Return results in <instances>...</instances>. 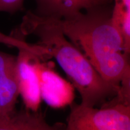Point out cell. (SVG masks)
Returning <instances> with one entry per match:
<instances>
[{"label":"cell","instance_id":"cell-9","mask_svg":"<svg viewBox=\"0 0 130 130\" xmlns=\"http://www.w3.org/2000/svg\"><path fill=\"white\" fill-rule=\"evenodd\" d=\"M111 18L121 35L126 51H130V0H113Z\"/></svg>","mask_w":130,"mask_h":130},{"label":"cell","instance_id":"cell-10","mask_svg":"<svg viewBox=\"0 0 130 130\" xmlns=\"http://www.w3.org/2000/svg\"><path fill=\"white\" fill-rule=\"evenodd\" d=\"M22 36L14 34L13 36H7L0 32V43L7 45V46L15 47L19 49L21 48H31L34 45L30 44L25 42L22 39Z\"/></svg>","mask_w":130,"mask_h":130},{"label":"cell","instance_id":"cell-2","mask_svg":"<svg viewBox=\"0 0 130 130\" xmlns=\"http://www.w3.org/2000/svg\"><path fill=\"white\" fill-rule=\"evenodd\" d=\"M22 36L33 35L50 57L56 58L80 94L82 104L95 107L118 90L101 77L84 54L64 35L57 19L28 12L19 31Z\"/></svg>","mask_w":130,"mask_h":130},{"label":"cell","instance_id":"cell-11","mask_svg":"<svg viewBox=\"0 0 130 130\" xmlns=\"http://www.w3.org/2000/svg\"><path fill=\"white\" fill-rule=\"evenodd\" d=\"M24 0H0V12L13 13L23 8Z\"/></svg>","mask_w":130,"mask_h":130},{"label":"cell","instance_id":"cell-1","mask_svg":"<svg viewBox=\"0 0 130 130\" xmlns=\"http://www.w3.org/2000/svg\"><path fill=\"white\" fill-rule=\"evenodd\" d=\"M110 3L57 20L64 35L84 54L102 79L120 95L129 98V54L112 22Z\"/></svg>","mask_w":130,"mask_h":130},{"label":"cell","instance_id":"cell-12","mask_svg":"<svg viewBox=\"0 0 130 130\" xmlns=\"http://www.w3.org/2000/svg\"><path fill=\"white\" fill-rule=\"evenodd\" d=\"M10 117H8L6 115H4V113L0 109V125L7 121Z\"/></svg>","mask_w":130,"mask_h":130},{"label":"cell","instance_id":"cell-8","mask_svg":"<svg viewBox=\"0 0 130 130\" xmlns=\"http://www.w3.org/2000/svg\"><path fill=\"white\" fill-rule=\"evenodd\" d=\"M19 95L16 68L0 71V109L8 117L14 113Z\"/></svg>","mask_w":130,"mask_h":130},{"label":"cell","instance_id":"cell-6","mask_svg":"<svg viewBox=\"0 0 130 130\" xmlns=\"http://www.w3.org/2000/svg\"><path fill=\"white\" fill-rule=\"evenodd\" d=\"M37 15L56 19H67L113 0H35Z\"/></svg>","mask_w":130,"mask_h":130},{"label":"cell","instance_id":"cell-3","mask_svg":"<svg viewBox=\"0 0 130 130\" xmlns=\"http://www.w3.org/2000/svg\"><path fill=\"white\" fill-rule=\"evenodd\" d=\"M63 130H130V104L113 100L100 109L74 104Z\"/></svg>","mask_w":130,"mask_h":130},{"label":"cell","instance_id":"cell-7","mask_svg":"<svg viewBox=\"0 0 130 130\" xmlns=\"http://www.w3.org/2000/svg\"><path fill=\"white\" fill-rule=\"evenodd\" d=\"M64 125H50L41 113L22 110L14 113L7 121L0 125V130H63Z\"/></svg>","mask_w":130,"mask_h":130},{"label":"cell","instance_id":"cell-5","mask_svg":"<svg viewBox=\"0 0 130 130\" xmlns=\"http://www.w3.org/2000/svg\"><path fill=\"white\" fill-rule=\"evenodd\" d=\"M42 58L37 57L34 61L42 99L53 108H62L69 105L75 96L73 85L46 63L42 62Z\"/></svg>","mask_w":130,"mask_h":130},{"label":"cell","instance_id":"cell-4","mask_svg":"<svg viewBox=\"0 0 130 130\" xmlns=\"http://www.w3.org/2000/svg\"><path fill=\"white\" fill-rule=\"evenodd\" d=\"M16 57L19 95L21 96L26 109L37 111L41 102L40 86L34 65L36 57H47L48 53L39 45L31 48L19 49Z\"/></svg>","mask_w":130,"mask_h":130}]
</instances>
